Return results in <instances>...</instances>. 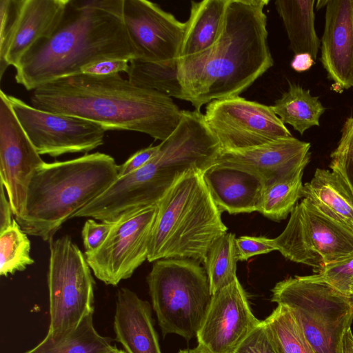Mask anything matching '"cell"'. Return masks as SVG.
<instances>
[{
  "label": "cell",
  "instance_id": "6da1fadb",
  "mask_svg": "<svg viewBox=\"0 0 353 353\" xmlns=\"http://www.w3.org/2000/svg\"><path fill=\"white\" fill-rule=\"evenodd\" d=\"M124 0H69L63 17L46 38L16 65L15 81L28 90L80 74L105 60L138 59L123 21Z\"/></svg>",
  "mask_w": 353,
  "mask_h": 353
},
{
  "label": "cell",
  "instance_id": "7a4b0ae2",
  "mask_svg": "<svg viewBox=\"0 0 353 353\" xmlns=\"http://www.w3.org/2000/svg\"><path fill=\"white\" fill-rule=\"evenodd\" d=\"M268 3L228 0L214 44L178 59L183 100L196 110L213 100L239 96L274 65L264 12Z\"/></svg>",
  "mask_w": 353,
  "mask_h": 353
},
{
  "label": "cell",
  "instance_id": "3957f363",
  "mask_svg": "<svg viewBox=\"0 0 353 353\" xmlns=\"http://www.w3.org/2000/svg\"><path fill=\"white\" fill-rule=\"evenodd\" d=\"M33 107L74 116L108 130H125L165 140L182 116L172 97L132 83L119 73L107 75L77 74L32 90Z\"/></svg>",
  "mask_w": 353,
  "mask_h": 353
},
{
  "label": "cell",
  "instance_id": "277c9868",
  "mask_svg": "<svg viewBox=\"0 0 353 353\" xmlns=\"http://www.w3.org/2000/svg\"><path fill=\"white\" fill-rule=\"evenodd\" d=\"M157 154L140 169L118 178L102 194L74 214L116 222L148 207L157 205L177 179L190 169L202 172L214 164L219 143L205 122L190 114L160 143Z\"/></svg>",
  "mask_w": 353,
  "mask_h": 353
},
{
  "label": "cell",
  "instance_id": "5b68a950",
  "mask_svg": "<svg viewBox=\"0 0 353 353\" xmlns=\"http://www.w3.org/2000/svg\"><path fill=\"white\" fill-rule=\"evenodd\" d=\"M119 165L105 153L45 162L34 172L23 212L14 219L28 235L50 241L62 225L117 179Z\"/></svg>",
  "mask_w": 353,
  "mask_h": 353
},
{
  "label": "cell",
  "instance_id": "8992f818",
  "mask_svg": "<svg viewBox=\"0 0 353 353\" xmlns=\"http://www.w3.org/2000/svg\"><path fill=\"white\" fill-rule=\"evenodd\" d=\"M202 171L181 175L157 203L148 261L189 259L204 264L213 243L227 233L221 212L203 181Z\"/></svg>",
  "mask_w": 353,
  "mask_h": 353
},
{
  "label": "cell",
  "instance_id": "52a82bcc",
  "mask_svg": "<svg viewBox=\"0 0 353 353\" xmlns=\"http://www.w3.org/2000/svg\"><path fill=\"white\" fill-rule=\"evenodd\" d=\"M271 301L287 307L315 353H342V339L351 328L349 296L316 274L278 282Z\"/></svg>",
  "mask_w": 353,
  "mask_h": 353
},
{
  "label": "cell",
  "instance_id": "ba28073f",
  "mask_svg": "<svg viewBox=\"0 0 353 353\" xmlns=\"http://www.w3.org/2000/svg\"><path fill=\"white\" fill-rule=\"evenodd\" d=\"M147 283L163 336L176 334L187 341L196 336L212 296L200 263L189 259L157 260Z\"/></svg>",
  "mask_w": 353,
  "mask_h": 353
},
{
  "label": "cell",
  "instance_id": "9c48e42d",
  "mask_svg": "<svg viewBox=\"0 0 353 353\" xmlns=\"http://www.w3.org/2000/svg\"><path fill=\"white\" fill-rule=\"evenodd\" d=\"M48 271L50 324L47 334L61 337L93 314L95 281L85 254L69 235L50 242Z\"/></svg>",
  "mask_w": 353,
  "mask_h": 353
},
{
  "label": "cell",
  "instance_id": "30bf717a",
  "mask_svg": "<svg viewBox=\"0 0 353 353\" xmlns=\"http://www.w3.org/2000/svg\"><path fill=\"white\" fill-rule=\"evenodd\" d=\"M273 241L284 257L312 267L314 273L353 253V228L306 198L296 205Z\"/></svg>",
  "mask_w": 353,
  "mask_h": 353
},
{
  "label": "cell",
  "instance_id": "8fae6325",
  "mask_svg": "<svg viewBox=\"0 0 353 353\" xmlns=\"http://www.w3.org/2000/svg\"><path fill=\"white\" fill-rule=\"evenodd\" d=\"M204 119L221 150H239L292 137L272 105L240 96L208 103Z\"/></svg>",
  "mask_w": 353,
  "mask_h": 353
},
{
  "label": "cell",
  "instance_id": "7c38bea8",
  "mask_svg": "<svg viewBox=\"0 0 353 353\" xmlns=\"http://www.w3.org/2000/svg\"><path fill=\"white\" fill-rule=\"evenodd\" d=\"M157 205L145 208L114 222L102 245L85 254L94 276L106 285H117L129 279L148 260Z\"/></svg>",
  "mask_w": 353,
  "mask_h": 353
},
{
  "label": "cell",
  "instance_id": "4fadbf2b",
  "mask_svg": "<svg viewBox=\"0 0 353 353\" xmlns=\"http://www.w3.org/2000/svg\"><path fill=\"white\" fill-rule=\"evenodd\" d=\"M12 110L40 155L87 153L103 144L106 130L80 117L37 109L8 95Z\"/></svg>",
  "mask_w": 353,
  "mask_h": 353
},
{
  "label": "cell",
  "instance_id": "5bb4252c",
  "mask_svg": "<svg viewBox=\"0 0 353 353\" xmlns=\"http://www.w3.org/2000/svg\"><path fill=\"white\" fill-rule=\"evenodd\" d=\"M69 0H0V78L59 23Z\"/></svg>",
  "mask_w": 353,
  "mask_h": 353
},
{
  "label": "cell",
  "instance_id": "9a60e30c",
  "mask_svg": "<svg viewBox=\"0 0 353 353\" xmlns=\"http://www.w3.org/2000/svg\"><path fill=\"white\" fill-rule=\"evenodd\" d=\"M45 161L17 118L8 95L0 91V182L15 217L24 210L28 189Z\"/></svg>",
  "mask_w": 353,
  "mask_h": 353
},
{
  "label": "cell",
  "instance_id": "2e32d148",
  "mask_svg": "<svg viewBox=\"0 0 353 353\" xmlns=\"http://www.w3.org/2000/svg\"><path fill=\"white\" fill-rule=\"evenodd\" d=\"M123 21L139 60L166 62L180 57L185 22L147 0H124Z\"/></svg>",
  "mask_w": 353,
  "mask_h": 353
},
{
  "label": "cell",
  "instance_id": "e0dca14e",
  "mask_svg": "<svg viewBox=\"0 0 353 353\" xmlns=\"http://www.w3.org/2000/svg\"><path fill=\"white\" fill-rule=\"evenodd\" d=\"M261 321L253 314L238 279L211 296L197 333L198 344L210 353H233Z\"/></svg>",
  "mask_w": 353,
  "mask_h": 353
},
{
  "label": "cell",
  "instance_id": "ac0fdd59",
  "mask_svg": "<svg viewBox=\"0 0 353 353\" xmlns=\"http://www.w3.org/2000/svg\"><path fill=\"white\" fill-rule=\"evenodd\" d=\"M311 145L290 137L239 150H221L215 163L238 167L260 176L265 186L305 169Z\"/></svg>",
  "mask_w": 353,
  "mask_h": 353
},
{
  "label": "cell",
  "instance_id": "d6986e66",
  "mask_svg": "<svg viewBox=\"0 0 353 353\" xmlns=\"http://www.w3.org/2000/svg\"><path fill=\"white\" fill-rule=\"evenodd\" d=\"M321 63L338 88L353 87V0H327Z\"/></svg>",
  "mask_w": 353,
  "mask_h": 353
},
{
  "label": "cell",
  "instance_id": "ffe728a7",
  "mask_svg": "<svg viewBox=\"0 0 353 353\" xmlns=\"http://www.w3.org/2000/svg\"><path fill=\"white\" fill-rule=\"evenodd\" d=\"M202 176L221 212H259L265 183L258 174L238 167L215 163L203 171Z\"/></svg>",
  "mask_w": 353,
  "mask_h": 353
},
{
  "label": "cell",
  "instance_id": "44dd1931",
  "mask_svg": "<svg viewBox=\"0 0 353 353\" xmlns=\"http://www.w3.org/2000/svg\"><path fill=\"white\" fill-rule=\"evenodd\" d=\"M113 327L127 353H161L150 304L128 288L117 291Z\"/></svg>",
  "mask_w": 353,
  "mask_h": 353
},
{
  "label": "cell",
  "instance_id": "7402d4cb",
  "mask_svg": "<svg viewBox=\"0 0 353 353\" xmlns=\"http://www.w3.org/2000/svg\"><path fill=\"white\" fill-rule=\"evenodd\" d=\"M228 1H191L190 14L185 21L180 57L197 54L214 44L221 30Z\"/></svg>",
  "mask_w": 353,
  "mask_h": 353
},
{
  "label": "cell",
  "instance_id": "603a6c76",
  "mask_svg": "<svg viewBox=\"0 0 353 353\" xmlns=\"http://www.w3.org/2000/svg\"><path fill=\"white\" fill-rule=\"evenodd\" d=\"M303 197L353 228V195L338 174L317 168L303 185Z\"/></svg>",
  "mask_w": 353,
  "mask_h": 353
},
{
  "label": "cell",
  "instance_id": "cb8c5ba5",
  "mask_svg": "<svg viewBox=\"0 0 353 353\" xmlns=\"http://www.w3.org/2000/svg\"><path fill=\"white\" fill-rule=\"evenodd\" d=\"M278 14L285 26L294 54L307 53L315 61L321 40L314 28V0H276Z\"/></svg>",
  "mask_w": 353,
  "mask_h": 353
},
{
  "label": "cell",
  "instance_id": "d4e9b609",
  "mask_svg": "<svg viewBox=\"0 0 353 353\" xmlns=\"http://www.w3.org/2000/svg\"><path fill=\"white\" fill-rule=\"evenodd\" d=\"M94 326L93 314L86 316L72 330L61 337L48 334L35 347L24 353H106L114 345Z\"/></svg>",
  "mask_w": 353,
  "mask_h": 353
},
{
  "label": "cell",
  "instance_id": "484cf974",
  "mask_svg": "<svg viewBox=\"0 0 353 353\" xmlns=\"http://www.w3.org/2000/svg\"><path fill=\"white\" fill-rule=\"evenodd\" d=\"M272 108L284 124L292 125L301 135L309 128L319 125L325 110L319 97H312L310 90L292 83Z\"/></svg>",
  "mask_w": 353,
  "mask_h": 353
},
{
  "label": "cell",
  "instance_id": "4316f807",
  "mask_svg": "<svg viewBox=\"0 0 353 353\" xmlns=\"http://www.w3.org/2000/svg\"><path fill=\"white\" fill-rule=\"evenodd\" d=\"M128 79L134 85L183 100L178 77V59L166 62L130 61Z\"/></svg>",
  "mask_w": 353,
  "mask_h": 353
},
{
  "label": "cell",
  "instance_id": "83f0119b",
  "mask_svg": "<svg viewBox=\"0 0 353 353\" xmlns=\"http://www.w3.org/2000/svg\"><path fill=\"white\" fill-rule=\"evenodd\" d=\"M235 239L234 234L226 233L208 250L204 265L212 295L237 279Z\"/></svg>",
  "mask_w": 353,
  "mask_h": 353
},
{
  "label": "cell",
  "instance_id": "f1b7e54d",
  "mask_svg": "<svg viewBox=\"0 0 353 353\" xmlns=\"http://www.w3.org/2000/svg\"><path fill=\"white\" fill-rule=\"evenodd\" d=\"M303 171L302 169L290 177L266 185L259 212L275 221L285 219L303 197Z\"/></svg>",
  "mask_w": 353,
  "mask_h": 353
},
{
  "label": "cell",
  "instance_id": "f546056e",
  "mask_svg": "<svg viewBox=\"0 0 353 353\" xmlns=\"http://www.w3.org/2000/svg\"><path fill=\"white\" fill-rule=\"evenodd\" d=\"M264 322L276 353H315L285 306L278 305Z\"/></svg>",
  "mask_w": 353,
  "mask_h": 353
},
{
  "label": "cell",
  "instance_id": "4dcf8cb0",
  "mask_svg": "<svg viewBox=\"0 0 353 353\" xmlns=\"http://www.w3.org/2000/svg\"><path fill=\"white\" fill-rule=\"evenodd\" d=\"M30 252L27 234L14 219L12 224L0 232V274L7 276L34 263Z\"/></svg>",
  "mask_w": 353,
  "mask_h": 353
},
{
  "label": "cell",
  "instance_id": "1f68e13d",
  "mask_svg": "<svg viewBox=\"0 0 353 353\" xmlns=\"http://www.w3.org/2000/svg\"><path fill=\"white\" fill-rule=\"evenodd\" d=\"M330 158V168L339 175L353 195V117L344 122L338 145Z\"/></svg>",
  "mask_w": 353,
  "mask_h": 353
},
{
  "label": "cell",
  "instance_id": "d6a6232c",
  "mask_svg": "<svg viewBox=\"0 0 353 353\" xmlns=\"http://www.w3.org/2000/svg\"><path fill=\"white\" fill-rule=\"evenodd\" d=\"M314 274L348 296V285L353 276V253L326 265Z\"/></svg>",
  "mask_w": 353,
  "mask_h": 353
},
{
  "label": "cell",
  "instance_id": "836d02e7",
  "mask_svg": "<svg viewBox=\"0 0 353 353\" xmlns=\"http://www.w3.org/2000/svg\"><path fill=\"white\" fill-rule=\"evenodd\" d=\"M233 353H276L264 321L245 336Z\"/></svg>",
  "mask_w": 353,
  "mask_h": 353
},
{
  "label": "cell",
  "instance_id": "e575fe53",
  "mask_svg": "<svg viewBox=\"0 0 353 353\" xmlns=\"http://www.w3.org/2000/svg\"><path fill=\"white\" fill-rule=\"evenodd\" d=\"M235 245L239 261L276 250L273 239L265 236H241L235 239Z\"/></svg>",
  "mask_w": 353,
  "mask_h": 353
},
{
  "label": "cell",
  "instance_id": "d590c367",
  "mask_svg": "<svg viewBox=\"0 0 353 353\" xmlns=\"http://www.w3.org/2000/svg\"><path fill=\"white\" fill-rule=\"evenodd\" d=\"M114 222H97L88 219L82 228L81 235L85 253H92L98 250L107 239Z\"/></svg>",
  "mask_w": 353,
  "mask_h": 353
},
{
  "label": "cell",
  "instance_id": "8d00e7d4",
  "mask_svg": "<svg viewBox=\"0 0 353 353\" xmlns=\"http://www.w3.org/2000/svg\"><path fill=\"white\" fill-rule=\"evenodd\" d=\"M160 145L141 149L119 165L118 178L130 174L149 163L159 152Z\"/></svg>",
  "mask_w": 353,
  "mask_h": 353
},
{
  "label": "cell",
  "instance_id": "74e56055",
  "mask_svg": "<svg viewBox=\"0 0 353 353\" xmlns=\"http://www.w3.org/2000/svg\"><path fill=\"white\" fill-rule=\"evenodd\" d=\"M130 62L126 60H105L89 64L81 70V73L93 75H107L119 72L128 73Z\"/></svg>",
  "mask_w": 353,
  "mask_h": 353
},
{
  "label": "cell",
  "instance_id": "f35d334b",
  "mask_svg": "<svg viewBox=\"0 0 353 353\" xmlns=\"http://www.w3.org/2000/svg\"><path fill=\"white\" fill-rule=\"evenodd\" d=\"M0 186V232H2L12 224L14 219L10 203L6 198L5 188L1 182Z\"/></svg>",
  "mask_w": 353,
  "mask_h": 353
},
{
  "label": "cell",
  "instance_id": "ab89813d",
  "mask_svg": "<svg viewBox=\"0 0 353 353\" xmlns=\"http://www.w3.org/2000/svg\"><path fill=\"white\" fill-rule=\"evenodd\" d=\"M314 63V60L307 53L295 54L291 61V67L298 72L309 70Z\"/></svg>",
  "mask_w": 353,
  "mask_h": 353
},
{
  "label": "cell",
  "instance_id": "60d3db41",
  "mask_svg": "<svg viewBox=\"0 0 353 353\" xmlns=\"http://www.w3.org/2000/svg\"><path fill=\"white\" fill-rule=\"evenodd\" d=\"M342 353H353V334L351 328L347 330L343 336Z\"/></svg>",
  "mask_w": 353,
  "mask_h": 353
},
{
  "label": "cell",
  "instance_id": "b9f144b4",
  "mask_svg": "<svg viewBox=\"0 0 353 353\" xmlns=\"http://www.w3.org/2000/svg\"><path fill=\"white\" fill-rule=\"evenodd\" d=\"M178 353H210L203 345L198 344V345L193 349L181 350Z\"/></svg>",
  "mask_w": 353,
  "mask_h": 353
},
{
  "label": "cell",
  "instance_id": "7bdbcfd3",
  "mask_svg": "<svg viewBox=\"0 0 353 353\" xmlns=\"http://www.w3.org/2000/svg\"><path fill=\"white\" fill-rule=\"evenodd\" d=\"M106 353H127L124 350H121L117 347L115 345Z\"/></svg>",
  "mask_w": 353,
  "mask_h": 353
},
{
  "label": "cell",
  "instance_id": "ee69618b",
  "mask_svg": "<svg viewBox=\"0 0 353 353\" xmlns=\"http://www.w3.org/2000/svg\"><path fill=\"white\" fill-rule=\"evenodd\" d=\"M353 294V276L350 279L348 285V296Z\"/></svg>",
  "mask_w": 353,
  "mask_h": 353
},
{
  "label": "cell",
  "instance_id": "f6af8a7d",
  "mask_svg": "<svg viewBox=\"0 0 353 353\" xmlns=\"http://www.w3.org/2000/svg\"><path fill=\"white\" fill-rule=\"evenodd\" d=\"M327 2V1H322V0L318 1L317 3H316V8L319 9V8H321L322 7H323L324 6H326Z\"/></svg>",
  "mask_w": 353,
  "mask_h": 353
},
{
  "label": "cell",
  "instance_id": "bcb514c9",
  "mask_svg": "<svg viewBox=\"0 0 353 353\" xmlns=\"http://www.w3.org/2000/svg\"><path fill=\"white\" fill-rule=\"evenodd\" d=\"M349 299H350V303L353 307V294H352L349 296Z\"/></svg>",
  "mask_w": 353,
  "mask_h": 353
}]
</instances>
